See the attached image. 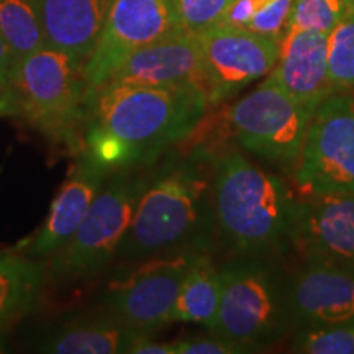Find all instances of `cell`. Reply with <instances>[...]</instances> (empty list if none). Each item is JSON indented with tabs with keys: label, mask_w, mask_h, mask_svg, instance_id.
<instances>
[{
	"label": "cell",
	"mask_w": 354,
	"mask_h": 354,
	"mask_svg": "<svg viewBox=\"0 0 354 354\" xmlns=\"http://www.w3.org/2000/svg\"><path fill=\"white\" fill-rule=\"evenodd\" d=\"M216 153L202 146L146 183L117 250L128 264L177 253H207L215 234Z\"/></svg>",
	"instance_id": "1"
},
{
	"label": "cell",
	"mask_w": 354,
	"mask_h": 354,
	"mask_svg": "<svg viewBox=\"0 0 354 354\" xmlns=\"http://www.w3.org/2000/svg\"><path fill=\"white\" fill-rule=\"evenodd\" d=\"M299 202L281 177L241 153H216L215 233L234 256H277L294 243Z\"/></svg>",
	"instance_id": "2"
},
{
	"label": "cell",
	"mask_w": 354,
	"mask_h": 354,
	"mask_svg": "<svg viewBox=\"0 0 354 354\" xmlns=\"http://www.w3.org/2000/svg\"><path fill=\"white\" fill-rule=\"evenodd\" d=\"M210 105L197 88L141 84H104L86 102L87 122L128 141L140 162L192 135Z\"/></svg>",
	"instance_id": "3"
},
{
	"label": "cell",
	"mask_w": 354,
	"mask_h": 354,
	"mask_svg": "<svg viewBox=\"0 0 354 354\" xmlns=\"http://www.w3.org/2000/svg\"><path fill=\"white\" fill-rule=\"evenodd\" d=\"M221 292L212 331L251 351L281 342L292 326L289 276L276 256H234L220 268Z\"/></svg>",
	"instance_id": "4"
},
{
	"label": "cell",
	"mask_w": 354,
	"mask_h": 354,
	"mask_svg": "<svg viewBox=\"0 0 354 354\" xmlns=\"http://www.w3.org/2000/svg\"><path fill=\"white\" fill-rule=\"evenodd\" d=\"M10 88L19 117L48 140L81 153L87 125L84 63L44 44L17 61Z\"/></svg>",
	"instance_id": "5"
},
{
	"label": "cell",
	"mask_w": 354,
	"mask_h": 354,
	"mask_svg": "<svg viewBox=\"0 0 354 354\" xmlns=\"http://www.w3.org/2000/svg\"><path fill=\"white\" fill-rule=\"evenodd\" d=\"M146 180L130 171H113L102 185L76 232L44 263V277L69 284L107 268L133 218Z\"/></svg>",
	"instance_id": "6"
},
{
	"label": "cell",
	"mask_w": 354,
	"mask_h": 354,
	"mask_svg": "<svg viewBox=\"0 0 354 354\" xmlns=\"http://www.w3.org/2000/svg\"><path fill=\"white\" fill-rule=\"evenodd\" d=\"M312 117L281 87L272 73L228 112L234 136L246 151L292 169L297 165Z\"/></svg>",
	"instance_id": "7"
},
{
	"label": "cell",
	"mask_w": 354,
	"mask_h": 354,
	"mask_svg": "<svg viewBox=\"0 0 354 354\" xmlns=\"http://www.w3.org/2000/svg\"><path fill=\"white\" fill-rule=\"evenodd\" d=\"M294 180L305 197L354 194V92H335L315 110Z\"/></svg>",
	"instance_id": "8"
},
{
	"label": "cell",
	"mask_w": 354,
	"mask_h": 354,
	"mask_svg": "<svg viewBox=\"0 0 354 354\" xmlns=\"http://www.w3.org/2000/svg\"><path fill=\"white\" fill-rule=\"evenodd\" d=\"M176 32L180 30L174 0H112L99 41L84 64L86 102L133 51Z\"/></svg>",
	"instance_id": "9"
},
{
	"label": "cell",
	"mask_w": 354,
	"mask_h": 354,
	"mask_svg": "<svg viewBox=\"0 0 354 354\" xmlns=\"http://www.w3.org/2000/svg\"><path fill=\"white\" fill-rule=\"evenodd\" d=\"M198 253L146 259L109 286L112 317L136 333H153L172 323V310L190 264Z\"/></svg>",
	"instance_id": "10"
},
{
	"label": "cell",
	"mask_w": 354,
	"mask_h": 354,
	"mask_svg": "<svg viewBox=\"0 0 354 354\" xmlns=\"http://www.w3.org/2000/svg\"><path fill=\"white\" fill-rule=\"evenodd\" d=\"M197 41L209 74L212 105L221 104L268 76L276 66L281 50L277 39L225 24L201 33Z\"/></svg>",
	"instance_id": "11"
},
{
	"label": "cell",
	"mask_w": 354,
	"mask_h": 354,
	"mask_svg": "<svg viewBox=\"0 0 354 354\" xmlns=\"http://www.w3.org/2000/svg\"><path fill=\"white\" fill-rule=\"evenodd\" d=\"M289 310L297 330L353 320L354 266L304 258V264L289 276Z\"/></svg>",
	"instance_id": "12"
},
{
	"label": "cell",
	"mask_w": 354,
	"mask_h": 354,
	"mask_svg": "<svg viewBox=\"0 0 354 354\" xmlns=\"http://www.w3.org/2000/svg\"><path fill=\"white\" fill-rule=\"evenodd\" d=\"M104 84L197 88L209 100L212 94L197 37L184 32H176L133 51Z\"/></svg>",
	"instance_id": "13"
},
{
	"label": "cell",
	"mask_w": 354,
	"mask_h": 354,
	"mask_svg": "<svg viewBox=\"0 0 354 354\" xmlns=\"http://www.w3.org/2000/svg\"><path fill=\"white\" fill-rule=\"evenodd\" d=\"M292 246L304 258L354 266V194L308 196L300 201Z\"/></svg>",
	"instance_id": "14"
},
{
	"label": "cell",
	"mask_w": 354,
	"mask_h": 354,
	"mask_svg": "<svg viewBox=\"0 0 354 354\" xmlns=\"http://www.w3.org/2000/svg\"><path fill=\"white\" fill-rule=\"evenodd\" d=\"M271 73L292 99L315 113L336 92L328 73V33L289 26Z\"/></svg>",
	"instance_id": "15"
},
{
	"label": "cell",
	"mask_w": 354,
	"mask_h": 354,
	"mask_svg": "<svg viewBox=\"0 0 354 354\" xmlns=\"http://www.w3.org/2000/svg\"><path fill=\"white\" fill-rule=\"evenodd\" d=\"M110 174L112 172L97 165L88 154L84 151L79 153L77 162L69 179L51 202L48 218L39 227L32 241L26 243V256L48 259L55 251L59 250L81 225Z\"/></svg>",
	"instance_id": "16"
},
{
	"label": "cell",
	"mask_w": 354,
	"mask_h": 354,
	"mask_svg": "<svg viewBox=\"0 0 354 354\" xmlns=\"http://www.w3.org/2000/svg\"><path fill=\"white\" fill-rule=\"evenodd\" d=\"M44 44L86 64L104 28L112 0H33Z\"/></svg>",
	"instance_id": "17"
},
{
	"label": "cell",
	"mask_w": 354,
	"mask_h": 354,
	"mask_svg": "<svg viewBox=\"0 0 354 354\" xmlns=\"http://www.w3.org/2000/svg\"><path fill=\"white\" fill-rule=\"evenodd\" d=\"M44 263L32 256L0 253V331L25 317L37 304Z\"/></svg>",
	"instance_id": "18"
},
{
	"label": "cell",
	"mask_w": 354,
	"mask_h": 354,
	"mask_svg": "<svg viewBox=\"0 0 354 354\" xmlns=\"http://www.w3.org/2000/svg\"><path fill=\"white\" fill-rule=\"evenodd\" d=\"M221 292L220 268L207 253H198L185 274L177 295L172 323L187 322L214 328Z\"/></svg>",
	"instance_id": "19"
},
{
	"label": "cell",
	"mask_w": 354,
	"mask_h": 354,
	"mask_svg": "<svg viewBox=\"0 0 354 354\" xmlns=\"http://www.w3.org/2000/svg\"><path fill=\"white\" fill-rule=\"evenodd\" d=\"M138 335L115 317L63 326L43 351L56 354H115L127 353Z\"/></svg>",
	"instance_id": "20"
},
{
	"label": "cell",
	"mask_w": 354,
	"mask_h": 354,
	"mask_svg": "<svg viewBox=\"0 0 354 354\" xmlns=\"http://www.w3.org/2000/svg\"><path fill=\"white\" fill-rule=\"evenodd\" d=\"M0 33L15 61L44 46V37L33 0H0Z\"/></svg>",
	"instance_id": "21"
},
{
	"label": "cell",
	"mask_w": 354,
	"mask_h": 354,
	"mask_svg": "<svg viewBox=\"0 0 354 354\" xmlns=\"http://www.w3.org/2000/svg\"><path fill=\"white\" fill-rule=\"evenodd\" d=\"M328 73L336 92H354V10L328 33Z\"/></svg>",
	"instance_id": "22"
},
{
	"label": "cell",
	"mask_w": 354,
	"mask_h": 354,
	"mask_svg": "<svg viewBox=\"0 0 354 354\" xmlns=\"http://www.w3.org/2000/svg\"><path fill=\"white\" fill-rule=\"evenodd\" d=\"M81 151L110 172L127 169L140 162L138 154L128 141L94 122H87Z\"/></svg>",
	"instance_id": "23"
},
{
	"label": "cell",
	"mask_w": 354,
	"mask_h": 354,
	"mask_svg": "<svg viewBox=\"0 0 354 354\" xmlns=\"http://www.w3.org/2000/svg\"><path fill=\"white\" fill-rule=\"evenodd\" d=\"M292 348L305 354H354V318L330 326L300 328Z\"/></svg>",
	"instance_id": "24"
},
{
	"label": "cell",
	"mask_w": 354,
	"mask_h": 354,
	"mask_svg": "<svg viewBox=\"0 0 354 354\" xmlns=\"http://www.w3.org/2000/svg\"><path fill=\"white\" fill-rule=\"evenodd\" d=\"M233 0H174L177 26L180 32L198 35L223 20Z\"/></svg>",
	"instance_id": "25"
},
{
	"label": "cell",
	"mask_w": 354,
	"mask_h": 354,
	"mask_svg": "<svg viewBox=\"0 0 354 354\" xmlns=\"http://www.w3.org/2000/svg\"><path fill=\"white\" fill-rule=\"evenodd\" d=\"M346 10L344 0H295L289 26L330 33Z\"/></svg>",
	"instance_id": "26"
},
{
	"label": "cell",
	"mask_w": 354,
	"mask_h": 354,
	"mask_svg": "<svg viewBox=\"0 0 354 354\" xmlns=\"http://www.w3.org/2000/svg\"><path fill=\"white\" fill-rule=\"evenodd\" d=\"M174 343L176 354H243L253 353L241 343L210 330V335L180 338Z\"/></svg>",
	"instance_id": "27"
},
{
	"label": "cell",
	"mask_w": 354,
	"mask_h": 354,
	"mask_svg": "<svg viewBox=\"0 0 354 354\" xmlns=\"http://www.w3.org/2000/svg\"><path fill=\"white\" fill-rule=\"evenodd\" d=\"M131 354H176L174 343L156 342L148 333H138L133 338L128 351Z\"/></svg>",
	"instance_id": "28"
},
{
	"label": "cell",
	"mask_w": 354,
	"mask_h": 354,
	"mask_svg": "<svg viewBox=\"0 0 354 354\" xmlns=\"http://www.w3.org/2000/svg\"><path fill=\"white\" fill-rule=\"evenodd\" d=\"M15 64V57H13L10 48L3 39L2 33H0V88H10Z\"/></svg>",
	"instance_id": "29"
},
{
	"label": "cell",
	"mask_w": 354,
	"mask_h": 354,
	"mask_svg": "<svg viewBox=\"0 0 354 354\" xmlns=\"http://www.w3.org/2000/svg\"><path fill=\"white\" fill-rule=\"evenodd\" d=\"M19 102L12 88H0V118L19 117Z\"/></svg>",
	"instance_id": "30"
},
{
	"label": "cell",
	"mask_w": 354,
	"mask_h": 354,
	"mask_svg": "<svg viewBox=\"0 0 354 354\" xmlns=\"http://www.w3.org/2000/svg\"><path fill=\"white\" fill-rule=\"evenodd\" d=\"M6 351H7V343L6 339H3L2 331H0V353H6Z\"/></svg>",
	"instance_id": "31"
},
{
	"label": "cell",
	"mask_w": 354,
	"mask_h": 354,
	"mask_svg": "<svg viewBox=\"0 0 354 354\" xmlns=\"http://www.w3.org/2000/svg\"><path fill=\"white\" fill-rule=\"evenodd\" d=\"M344 3H346L348 8H351V10H354V0H344Z\"/></svg>",
	"instance_id": "32"
}]
</instances>
